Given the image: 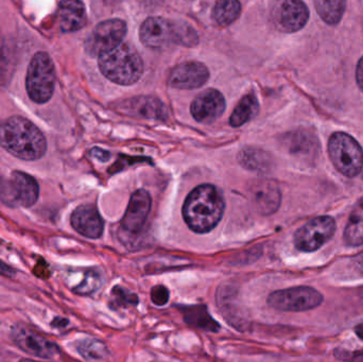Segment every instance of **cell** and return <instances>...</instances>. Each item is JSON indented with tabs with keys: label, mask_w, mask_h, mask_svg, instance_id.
<instances>
[{
	"label": "cell",
	"mask_w": 363,
	"mask_h": 362,
	"mask_svg": "<svg viewBox=\"0 0 363 362\" xmlns=\"http://www.w3.org/2000/svg\"><path fill=\"white\" fill-rule=\"evenodd\" d=\"M0 147L21 161H38L46 154L47 140L31 120L14 115L0 119Z\"/></svg>",
	"instance_id": "1"
},
{
	"label": "cell",
	"mask_w": 363,
	"mask_h": 362,
	"mask_svg": "<svg viewBox=\"0 0 363 362\" xmlns=\"http://www.w3.org/2000/svg\"><path fill=\"white\" fill-rule=\"evenodd\" d=\"M225 208L223 195L211 184L196 187L184 202V220L194 233L213 231L221 221Z\"/></svg>",
	"instance_id": "2"
},
{
	"label": "cell",
	"mask_w": 363,
	"mask_h": 362,
	"mask_svg": "<svg viewBox=\"0 0 363 362\" xmlns=\"http://www.w3.org/2000/svg\"><path fill=\"white\" fill-rule=\"evenodd\" d=\"M140 38L149 48L164 49L174 45L194 47L198 45L196 30L184 21L163 17H149L140 28Z\"/></svg>",
	"instance_id": "3"
},
{
	"label": "cell",
	"mask_w": 363,
	"mask_h": 362,
	"mask_svg": "<svg viewBox=\"0 0 363 362\" xmlns=\"http://www.w3.org/2000/svg\"><path fill=\"white\" fill-rule=\"evenodd\" d=\"M100 72L112 82L132 85L144 74V63L138 51L128 44H119L98 57Z\"/></svg>",
	"instance_id": "4"
},
{
	"label": "cell",
	"mask_w": 363,
	"mask_h": 362,
	"mask_svg": "<svg viewBox=\"0 0 363 362\" xmlns=\"http://www.w3.org/2000/svg\"><path fill=\"white\" fill-rule=\"evenodd\" d=\"M57 74L52 59L45 51H38L32 57L26 76V91L36 104L50 101L55 93Z\"/></svg>",
	"instance_id": "5"
},
{
	"label": "cell",
	"mask_w": 363,
	"mask_h": 362,
	"mask_svg": "<svg viewBox=\"0 0 363 362\" xmlns=\"http://www.w3.org/2000/svg\"><path fill=\"white\" fill-rule=\"evenodd\" d=\"M328 154L336 169L347 178L358 176L363 169V149L359 142L345 132H336L328 140Z\"/></svg>",
	"instance_id": "6"
},
{
	"label": "cell",
	"mask_w": 363,
	"mask_h": 362,
	"mask_svg": "<svg viewBox=\"0 0 363 362\" xmlns=\"http://www.w3.org/2000/svg\"><path fill=\"white\" fill-rule=\"evenodd\" d=\"M40 198L38 181L23 171H13L10 179H0V201L9 208H32Z\"/></svg>",
	"instance_id": "7"
},
{
	"label": "cell",
	"mask_w": 363,
	"mask_h": 362,
	"mask_svg": "<svg viewBox=\"0 0 363 362\" xmlns=\"http://www.w3.org/2000/svg\"><path fill=\"white\" fill-rule=\"evenodd\" d=\"M323 295L313 287L298 286L275 291L268 298L271 307L281 312H301L321 305Z\"/></svg>",
	"instance_id": "8"
},
{
	"label": "cell",
	"mask_w": 363,
	"mask_h": 362,
	"mask_svg": "<svg viewBox=\"0 0 363 362\" xmlns=\"http://www.w3.org/2000/svg\"><path fill=\"white\" fill-rule=\"evenodd\" d=\"M336 229V221L333 217L320 216L311 219L296 232V248L302 252H315L334 237Z\"/></svg>",
	"instance_id": "9"
},
{
	"label": "cell",
	"mask_w": 363,
	"mask_h": 362,
	"mask_svg": "<svg viewBox=\"0 0 363 362\" xmlns=\"http://www.w3.org/2000/svg\"><path fill=\"white\" fill-rule=\"evenodd\" d=\"M308 19V6L303 0H275L271 9V21L283 33L300 31Z\"/></svg>",
	"instance_id": "10"
},
{
	"label": "cell",
	"mask_w": 363,
	"mask_h": 362,
	"mask_svg": "<svg viewBox=\"0 0 363 362\" xmlns=\"http://www.w3.org/2000/svg\"><path fill=\"white\" fill-rule=\"evenodd\" d=\"M11 339L19 350L36 358L50 361L60 355L57 344L25 324H16L12 327Z\"/></svg>",
	"instance_id": "11"
},
{
	"label": "cell",
	"mask_w": 363,
	"mask_h": 362,
	"mask_svg": "<svg viewBox=\"0 0 363 362\" xmlns=\"http://www.w3.org/2000/svg\"><path fill=\"white\" fill-rule=\"evenodd\" d=\"M128 32L127 23L118 18L108 19L96 26L85 42V50L91 57H99L123 43Z\"/></svg>",
	"instance_id": "12"
},
{
	"label": "cell",
	"mask_w": 363,
	"mask_h": 362,
	"mask_svg": "<svg viewBox=\"0 0 363 362\" xmlns=\"http://www.w3.org/2000/svg\"><path fill=\"white\" fill-rule=\"evenodd\" d=\"M225 98L215 89H208L196 96L190 106V113L198 123L211 125L225 111Z\"/></svg>",
	"instance_id": "13"
},
{
	"label": "cell",
	"mask_w": 363,
	"mask_h": 362,
	"mask_svg": "<svg viewBox=\"0 0 363 362\" xmlns=\"http://www.w3.org/2000/svg\"><path fill=\"white\" fill-rule=\"evenodd\" d=\"M209 70L200 62L188 61L179 64L170 72L168 84L174 89H196L208 81Z\"/></svg>",
	"instance_id": "14"
},
{
	"label": "cell",
	"mask_w": 363,
	"mask_h": 362,
	"mask_svg": "<svg viewBox=\"0 0 363 362\" xmlns=\"http://www.w3.org/2000/svg\"><path fill=\"white\" fill-rule=\"evenodd\" d=\"M151 205H152V199L148 191L144 189L135 191L131 196L129 205L121 221V229L131 235L140 233L148 218Z\"/></svg>",
	"instance_id": "15"
},
{
	"label": "cell",
	"mask_w": 363,
	"mask_h": 362,
	"mask_svg": "<svg viewBox=\"0 0 363 362\" xmlns=\"http://www.w3.org/2000/svg\"><path fill=\"white\" fill-rule=\"evenodd\" d=\"M250 195L256 210L264 216L274 214L281 206V189L273 181L258 180L252 183Z\"/></svg>",
	"instance_id": "16"
},
{
	"label": "cell",
	"mask_w": 363,
	"mask_h": 362,
	"mask_svg": "<svg viewBox=\"0 0 363 362\" xmlns=\"http://www.w3.org/2000/svg\"><path fill=\"white\" fill-rule=\"evenodd\" d=\"M70 223L74 231L91 239H97L104 234V219L93 204H83L77 208L70 217Z\"/></svg>",
	"instance_id": "17"
},
{
	"label": "cell",
	"mask_w": 363,
	"mask_h": 362,
	"mask_svg": "<svg viewBox=\"0 0 363 362\" xmlns=\"http://www.w3.org/2000/svg\"><path fill=\"white\" fill-rule=\"evenodd\" d=\"M121 108L125 114L140 118L165 120L168 116V110L165 104L153 96H138L123 100Z\"/></svg>",
	"instance_id": "18"
},
{
	"label": "cell",
	"mask_w": 363,
	"mask_h": 362,
	"mask_svg": "<svg viewBox=\"0 0 363 362\" xmlns=\"http://www.w3.org/2000/svg\"><path fill=\"white\" fill-rule=\"evenodd\" d=\"M60 29L64 33L79 31L87 21L86 10L81 0H61L57 10Z\"/></svg>",
	"instance_id": "19"
},
{
	"label": "cell",
	"mask_w": 363,
	"mask_h": 362,
	"mask_svg": "<svg viewBox=\"0 0 363 362\" xmlns=\"http://www.w3.org/2000/svg\"><path fill=\"white\" fill-rule=\"evenodd\" d=\"M343 239L350 247H360L363 244V198L356 203L350 215Z\"/></svg>",
	"instance_id": "20"
},
{
	"label": "cell",
	"mask_w": 363,
	"mask_h": 362,
	"mask_svg": "<svg viewBox=\"0 0 363 362\" xmlns=\"http://www.w3.org/2000/svg\"><path fill=\"white\" fill-rule=\"evenodd\" d=\"M259 112V103L253 94H247L239 101L230 117V125L239 128L254 118Z\"/></svg>",
	"instance_id": "21"
},
{
	"label": "cell",
	"mask_w": 363,
	"mask_h": 362,
	"mask_svg": "<svg viewBox=\"0 0 363 362\" xmlns=\"http://www.w3.org/2000/svg\"><path fill=\"white\" fill-rule=\"evenodd\" d=\"M240 14L241 4L239 0H217L211 11L213 21L221 27L232 25Z\"/></svg>",
	"instance_id": "22"
},
{
	"label": "cell",
	"mask_w": 363,
	"mask_h": 362,
	"mask_svg": "<svg viewBox=\"0 0 363 362\" xmlns=\"http://www.w3.org/2000/svg\"><path fill=\"white\" fill-rule=\"evenodd\" d=\"M182 310H183L186 322L191 327L208 332L219 331L220 325L211 318L205 306H190V307H183Z\"/></svg>",
	"instance_id": "23"
},
{
	"label": "cell",
	"mask_w": 363,
	"mask_h": 362,
	"mask_svg": "<svg viewBox=\"0 0 363 362\" xmlns=\"http://www.w3.org/2000/svg\"><path fill=\"white\" fill-rule=\"evenodd\" d=\"M315 10L324 23L336 26L340 23L347 8V0H313Z\"/></svg>",
	"instance_id": "24"
},
{
	"label": "cell",
	"mask_w": 363,
	"mask_h": 362,
	"mask_svg": "<svg viewBox=\"0 0 363 362\" xmlns=\"http://www.w3.org/2000/svg\"><path fill=\"white\" fill-rule=\"evenodd\" d=\"M238 161L240 165L251 171H267L271 166V157L260 149L247 148L240 151Z\"/></svg>",
	"instance_id": "25"
},
{
	"label": "cell",
	"mask_w": 363,
	"mask_h": 362,
	"mask_svg": "<svg viewBox=\"0 0 363 362\" xmlns=\"http://www.w3.org/2000/svg\"><path fill=\"white\" fill-rule=\"evenodd\" d=\"M104 283V273L99 269L91 268L85 271L82 282L78 286L74 287L72 291L78 295H91L99 290Z\"/></svg>",
	"instance_id": "26"
},
{
	"label": "cell",
	"mask_w": 363,
	"mask_h": 362,
	"mask_svg": "<svg viewBox=\"0 0 363 362\" xmlns=\"http://www.w3.org/2000/svg\"><path fill=\"white\" fill-rule=\"evenodd\" d=\"M78 352L86 361H102L108 358L110 352L104 342L95 339L83 340L79 344Z\"/></svg>",
	"instance_id": "27"
},
{
	"label": "cell",
	"mask_w": 363,
	"mask_h": 362,
	"mask_svg": "<svg viewBox=\"0 0 363 362\" xmlns=\"http://www.w3.org/2000/svg\"><path fill=\"white\" fill-rule=\"evenodd\" d=\"M318 140L311 134L302 132L294 134V140L291 142V151L294 153L309 154L315 151V146Z\"/></svg>",
	"instance_id": "28"
},
{
	"label": "cell",
	"mask_w": 363,
	"mask_h": 362,
	"mask_svg": "<svg viewBox=\"0 0 363 362\" xmlns=\"http://www.w3.org/2000/svg\"><path fill=\"white\" fill-rule=\"evenodd\" d=\"M112 295L114 298L115 305L121 306V307L138 305V295L123 287H115L113 289Z\"/></svg>",
	"instance_id": "29"
},
{
	"label": "cell",
	"mask_w": 363,
	"mask_h": 362,
	"mask_svg": "<svg viewBox=\"0 0 363 362\" xmlns=\"http://www.w3.org/2000/svg\"><path fill=\"white\" fill-rule=\"evenodd\" d=\"M169 291L165 286H155L151 290V300L157 306L166 305L169 301Z\"/></svg>",
	"instance_id": "30"
},
{
	"label": "cell",
	"mask_w": 363,
	"mask_h": 362,
	"mask_svg": "<svg viewBox=\"0 0 363 362\" xmlns=\"http://www.w3.org/2000/svg\"><path fill=\"white\" fill-rule=\"evenodd\" d=\"M91 155L100 162H108L111 159V153L100 148L91 149Z\"/></svg>",
	"instance_id": "31"
},
{
	"label": "cell",
	"mask_w": 363,
	"mask_h": 362,
	"mask_svg": "<svg viewBox=\"0 0 363 362\" xmlns=\"http://www.w3.org/2000/svg\"><path fill=\"white\" fill-rule=\"evenodd\" d=\"M17 272L13 269L11 266L6 265L4 261H0V276H4V278H14L16 276Z\"/></svg>",
	"instance_id": "32"
},
{
	"label": "cell",
	"mask_w": 363,
	"mask_h": 362,
	"mask_svg": "<svg viewBox=\"0 0 363 362\" xmlns=\"http://www.w3.org/2000/svg\"><path fill=\"white\" fill-rule=\"evenodd\" d=\"M356 81L358 86L363 91V57L358 62L357 68H356Z\"/></svg>",
	"instance_id": "33"
},
{
	"label": "cell",
	"mask_w": 363,
	"mask_h": 362,
	"mask_svg": "<svg viewBox=\"0 0 363 362\" xmlns=\"http://www.w3.org/2000/svg\"><path fill=\"white\" fill-rule=\"evenodd\" d=\"M68 324L67 319L55 318L52 322L53 327H64Z\"/></svg>",
	"instance_id": "34"
},
{
	"label": "cell",
	"mask_w": 363,
	"mask_h": 362,
	"mask_svg": "<svg viewBox=\"0 0 363 362\" xmlns=\"http://www.w3.org/2000/svg\"><path fill=\"white\" fill-rule=\"evenodd\" d=\"M356 333H357V335L363 339V324L356 327Z\"/></svg>",
	"instance_id": "35"
},
{
	"label": "cell",
	"mask_w": 363,
	"mask_h": 362,
	"mask_svg": "<svg viewBox=\"0 0 363 362\" xmlns=\"http://www.w3.org/2000/svg\"><path fill=\"white\" fill-rule=\"evenodd\" d=\"M358 265H359L360 270L363 272V255L357 259Z\"/></svg>",
	"instance_id": "36"
}]
</instances>
